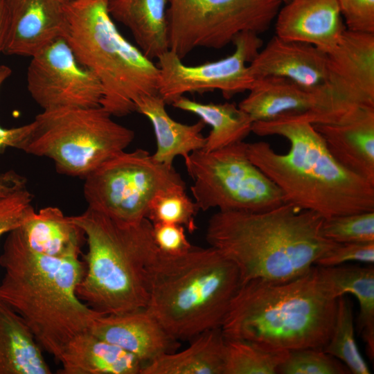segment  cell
<instances>
[{
    "label": "cell",
    "instance_id": "obj_21",
    "mask_svg": "<svg viewBox=\"0 0 374 374\" xmlns=\"http://www.w3.org/2000/svg\"><path fill=\"white\" fill-rule=\"evenodd\" d=\"M58 361L61 374H141L143 366L132 354L89 330L68 342Z\"/></svg>",
    "mask_w": 374,
    "mask_h": 374
},
{
    "label": "cell",
    "instance_id": "obj_23",
    "mask_svg": "<svg viewBox=\"0 0 374 374\" xmlns=\"http://www.w3.org/2000/svg\"><path fill=\"white\" fill-rule=\"evenodd\" d=\"M168 0H107L110 16L127 27L150 60L169 51Z\"/></svg>",
    "mask_w": 374,
    "mask_h": 374
},
{
    "label": "cell",
    "instance_id": "obj_26",
    "mask_svg": "<svg viewBox=\"0 0 374 374\" xmlns=\"http://www.w3.org/2000/svg\"><path fill=\"white\" fill-rule=\"evenodd\" d=\"M181 351L164 354L141 374H224L226 340L220 328L206 330Z\"/></svg>",
    "mask_w": 374,
    "mask_h": 374
},
{
    "label": "cell",
    "instance_id": "obj_11",
    "mask_svg": "<svg viewBox=\"0 0 374 374\" xmlns=\"http://www.w3.org/2000/svg\"><path fill=\"white\" fill-rule=\"evenodd\" d=\"M169 50L183 60L197 47L220 49L241 32L267 31L280 0H168Z\"/></svg>",
    "mask_w": 374,
    "mask_h": 374
},
{
    "label": "cell",
    "instance_id": "obj_3",
    "mask_svg": "<svg viewBox=\"0 0 374 374\" xmlns=\"http://www.w3.org/2000/svg\"><path fill=\"white\" fill-rule=\"evenodd\" d=\"M19 226L7 233L0 256L4 270L0 301L23 319L41 348L59 360L68 342L103 314L76 294L84 273L79 254L55 258L36 253Z\"/></svg>",
    "mask_w": 374,
    "mask_h": 374
},
{
    "label": "cell",
    "instance_id": "obj_1",
    "mask_svg": "<svg viewBox=\"0 0 374 374\" xmlns=\"http://www.w3.org/2000/svg\"><path fill=\"white\" fill-rule=\"evenodd\" d=\"M258 136L286 139V154L265 141L247 143L250 160L281 190L286 202L323 218L374 211V184L340 165L312 124L298 113L253 122Z\"/></svg>",
    "mask_w": 374,
    "mask_h": 374
},
{
    "label": "cell",
    "instance_id": "obj_40",
    "mask_svg": "<svg viewBox=\"0 0 374 374\" xmlns=\"http://www.w3.org/2000/svg\"><path fill=\"white\" fill-rule=\"evenodd\" d=\"M8 28V12L6 0H0V53L3 52Z\"/></svg>",
    "mask_w": 374,
    "mask_h": 374
},
{
    "label": "cell",
    "instance_id": "obj_39",
    "mask_svg": "<svg viewBox=\"0 0 374 374\" xmlns=\"http://www.w3.org/2000/svg\"><path fill=\"white\" fill-rule=\"evenodd\" d=\"M26 187L25 178L13 170L0 174V197Z\"/></svg>",
    "mask_w": 374,
    "mask_h": 374
},
{
    "label": "cell",
    "instance_id": "obj_37",
    "mask_svg": "<svg viewBox=\"0 0 374 374\" xmlns=\"http://www.w3.org/2000/svg\"><path fill=\"white\" fill-rule=\"evenodd\" d=\"M152 237L159 251L170 256L183 254L193 247L187 239L185 228L176 224H152Z\"/></svg>",
    "mask_w": 374,
    "mask_h": 374
},
{
    "label": "cell",
    "instance_id": "obj_33",
    "mask_svg": "<svg viewBox=\"0 0 374 374\" xmlns=\"http://www.w3.org/2000/svg\"><path fill=\"white\" fill-rule=\"evenodd\" d=\"M281 374H348L347 366L321 348H308L289 351L279 366Z\"/></svg>",
    "mask_w": 374,
    "mask_h": 374
},
{
    "label": "cell",
    "instance_id": "obj_5",
    "mask_svg": "<svg viewBox=\"0 0 374 374\" xmlns=\"http://www.w3.org/2000/svg\"><path fill=\"white\" fill-rule=\"evenodd\" d=\"M84 232L88 250L84 273L76 287L79 299L101 314L145 309L150 274L159 249L152 223H128L87 207L70 216Z\"/></svg>",
    "mask_w": 374,
    "mask_h": 374
},
{
    "label": "cell",
    "instance_id": "obj_8",
    "mask_svg": "<svg viewBox=\"0 0 374 374\" xmlns=\"http://www.w3.org/2000/svg\"><path fill=\"white\" fill-rule=\"evenodd\" d=\"M101 106L43 111L24 125L18 149L51 159L58 172L84 179L133 141L134 132Z\"/></svg>",
    "mask_w": 374,
    "mask_h": 374
},
{
    "label": "cell",
    "instance_id": "obj_34",
    "mask_svg": "<svg viewBox=\"0 0 374 374\" xmlns=\"http://www.w3.org/2000/svg\"><path fill=\"white\" fill-rule=\"evenodd\" d=\"M32 201L26 187L0 197V238L21 226L35 211Z\"/></svg>",
    "mask_w": 374,
    "mask_h": 374
},
{
    "label": "cell",
    "instance_id": "obj_9",
    "mask_svg": "<svg viewBox=\"0 0 374 374\" xmlns=\"http://www.w3.org/2000/svg\"><path fill=\"white\" fill-rule=\"evenodd\" d=\"M184 162L199 210L259 212L286 203L278 187L250 160L244 141L196 150Z\"/></svg>",
    "mask_w": 374,
    "mask_h": 374
},
{
    "label": "cell",
    "instance_id": "obj_6",
    "mask_svg": "<svg viewBox=\"0 0 374 374\" xmlns=\"http://www.w3.org/2000/svg\"><path fill=\"white\" fill-rule=\"evenodd\" d=\"M240 284L236 265L211 246L178 256L159 251L145 309L172 338L190 341L220 328Z\"/></svg>",
    "mask_w": 374,
    "mask_h": 374
},
{
    "label": "cell",
    "instance_id": "obj_22",
    "mask_svg": "<svg viewBox=\"0 0 374 374\" xmlns=\"http://www.w3.org/2000/svg\"><path fill=\"white\" fill-rule=\"evenodd\" d=\"M166 105L159 94L146 96L136 103V112L145 116L152 125L157 141L154 159L172 166L176 157L186 161L192 152L204 148L206 137L202 131L206 123L201 119L190 125L179 123L169 116Z\"/></svg>",
    "mask_w": 374,
    "mask_h": 374
},
{
    "label": "cell",
    "instance_id": "obj_31",
    "mask_svg": "<svg viewBox=\"0 0 374 374\" xmlns=\"http://www.w3.org/2000/svg\"><path fill=\"white\" fill-rule=\"evenodd\" d=\"M199 211L195 201L187 195L186 186H176L161 190L154 197L146 217L152 224H176L193 233L197 229L195 216Z\"/></svg>",
    "mask_w": 374,
    "mask_h": 374
},
{
    "label": "cell",
    "instance_id": "obj_20",
    "mask_svg": "<svg viewBox=\"0 0 374 374\" xmlns=\"http://www.w3.org/2000/svg\"><path fill=\"white\" fill-rule=\"evenodd\" d=\"M327 53L308 43L274 35L258 51L249 68L253 78L280 76L308 87L325 84Z\"/></svg>",
    "mask_w": 374,
    "mask_h": 374
},
{
    "label": "cell",
    "instance_id": "obj_29",
    "mask_svg": "<svg viewBox=\"0 0 374 374\" xmlns=\"http://www.w3.org/2000/svg\"><path fill=\"white\" fill-rule=\"evenodd\" d=\"M224 374H275L289 351L272 350L256 342L226 339Z\"/></svg>",
    "mask_w": 374,
    "mask_h": 374
},
{
    "label": "cell",
    "instance_id": "obj_24",
    "mask_svg": "<svg viewBox=\"0 0 374 374\" xmlns=\"http://www.w3.org/2000/svg\"><path fill=\"white\" fill-rule=\"evenodd\" d=\"M19 229L30 249L51 257L80 255L86 240L83 231L55 206L34 211Z\"/></svg>",
    "mask_w": 374,
    "mask_h": 374
},
{
    "label": "cell",
    "instance_id": "obj_4",
    "mask_svg": "<svg viewBox=\"0 0 374 374\" xmlns=\"http://www.w3.org/2000/svg\"><path fill=\"white\" fill-rule=\"evenodd\" d=\"M337 299L316 265L289 280L252 279L240 284L220 328L226 339L272 350L322 349L332 330Z\"/></svg>",
    "mask_w": 374,
    "mask_h": 374
},
{
    "label": "cell",
    "instance_id": "obj_13",
    "mask_svg": "<svg viewBox=\"0 0 374 374\" xmlns=\"http://www.w3.org/2000/svg\"><path fill=\"white\" fill-rule=\"evenodd\" d=\"M27 70V88L43 111L100 106L102 86L77 60L64 37L33 55Z\"/></svg>",
    "mask_w": 374,
    "mask_h": 374
},
{
    "label": "cell",
    "instance_id": "obj_38",
    "mask_svg": "<svg viewBox=\"0 0 374 374\" xmlns=\"http://www.w3.org/2000/svg\"><path fill=\"white\" fill-rule=\"evenodd\" d=\"M12 71L6 65L0 66V87L10 77ZM23 125L13 128H3L0 126V152L1 150L11 147L18 149L22 134Z\"/></svg>",
    "mask_w": 374,
    "mask_h": 374
},
{
    "label": "cell",
    "instance_id": "obj_25",
    "mask_svg": "<svg viewBox=\"0 0 374 374\" xmlns=\"http://www.w3.org/2000/svg\"><path fill=\"white\" fill-rule=\"evenodd\" d=\"M42 348L23 319L0 301V374H51Z\"/></svg>",
    "mask_w": 374,
    "mask_h": 374
},
{
    "label": "cell",
    "instance_id": "obj_10",
    "mask_svg": "<svg viewBox=\"0 0 374 374\" xmlns=\"http://www.w3.org/2000/svg\"><path fill=\"white\" fill-rule=\"evenodd\" d=\"M84 181L88 207L128 223L147 218L150 204L160 191L186 186L173 166L157 162L141 148L113 157Z\"/></svg>",
    "mask_w": 374,
    "mask_h": 374
},
{
    "label": "cell",
    "instance_id": "obj_36",
    "mask_svg": "<svg viewBox=\"0 0 374 374\" xmlns=\"http://www.w3.org/2000/svg\"><path fill=\"white\" fill-rule=\"evenodd\" d=\"M348 261L373 264L374 242L338 243L335 248L319 259L315 265L332 267Z\"/></svg>",
    "mask_w": 374,
    "mask_h": 374
},
{
    "label": "cell",
    "instance_id": "obj_18",
    "mask_svg": "<svg viewBox=\"0 0 374 374\" xmlns=\"http://www.w3.org/2000/svg\"><path fill=\"white\" fill-rule=\"evenodd\" d=\"M88 330L132 354L143 366L180 346L179 341L172 338L145 309L99 315Z\"/></svg>",
    "mask_w": 374,
    "mask_h": 374
},
{
    "label": "cell",
    "instance_id": "obj_2",
    "mask_svg": "<svg viewBox=\"0 0 374 374\" xmlns=\"http://www.w3.org/2000/svg\"><path fill=\"white\" fill-rule=\"evenodd\" d=\"M323 219L287 202L259 212L219 211L208 220L206 240L236 265L241 283L289 280L337 245L323 235Z\"/></svg>",
    "mask_w": 374,
    "mask_h": 374
},
{
    "label": "cell",
    "instance_id": "obj_16",
    "mask_svg": "<svg viewBox=\"0 0 374 374\" xmlns=\"http://www.w3.org/2000/svg\"><path fill=\"white\" fill-rule=\"evenodd\" d=\"M8 28L3 53L32 57L64 37L65 0H6Z\"/></svg>",
    "mask_w": 374,
    "mask_h": 374
},
{
    "label": "cell",
    "instance_id": "obj_19",
    "mask_svg": "<svg viewBox=\"0 0 374 374\" xmlns=\"http://www.w3.org/2000/svg\"><path fill=\"white\" fill-rule=\"evenodd\" d=\"M337 0H291L276 17V35L310 44L328 53L345 30Z\"/></svg>",
    "mask_w": 374,
    "mask_h": 374
},
{
    "label": "cell",
    "instance_id": "obj_35",
    "mask_svg": "<svg viewBox=\"0 0 374 374\" xmlns=\"http://www.w3.org/2000/svg\"><path fill=\"white\" fill-rule=\"evenodd\" d=\"M346 29L374 34V0H337Z\"/></svg>",
    "mask_w": 374,
    "mask_h": 374
},
{
    "label": "cell",
    "instance_id": "obj_30",
    "mask_svg": "<svg viewBox=\"0 0 374 374\" xmlns=\"http://www.w3.org/2000/svg\"><path fill=\"white\" fill-rule=\"evenodd\" d=\"M322 350L344 363L350 373H371L356 343L352 302L344 295L338 297L332 330Z\"/></svg>",
    "mask_w": 374,
    "mask_h": 374
},
{
    "label": "cell",
    "instance_id": "obj_27",
    "mask_svg": "<svg viewBox=\"0 0 374 374\" xmlns=\"http://www.w3.org/2000/svg\"><path fill=\"white\" fill-rule=\"evenodd\" d=\"M322 280L337 298L351 294L357 300L359 312L357 330L366 346L368 357L374 359V267L373 265L317 266Z\"/></svg>",
    "mask_w": 374,
    "mask_h": 374
},
{
    "label": "cell",
    "instance_id": "obj_15",
    "mask_svg": "<svg viewBox=\"0 0 374 374\" xmlns=\"http://www.w3.org/2000/svg\"><path fill=\"white\" fill-rule=\"evenodd\" d=\"M249 93L238 105L253 122L274 119L286 114L303 113L312 123L328 109L325 84L308 87L280 76L256 78Z\"/></svg>",
    "mask_w": 374,
    "mask_h": 374
},
{
    "label": "cell",
    "instance_id": "obj_12",
    "mask_svg": "<svg viewBox=\"0 0 374 374\" xmlns=\"http://www.w3.org/2000/svg\"><path fill=\"white\" fill-rule=\"evenodd\" d=\"M233 53L223 59L197 66H188L175 53L168 51L157 59L159 69V95L171 105L187 93L219 90L230 99L249 91L255 80L247 62H251L262 46L258 34L245 31L233 39Z\"/></svg>",
    "mask_w": 374,
    "mask_h": 374
},
{
    "label": "cell",
    "instance_id": "obj_41",
    "mask_svg": "<svg viewBox=\"0 0 374 374\" xmlns=\"http://www.w3.org/2000/svg\"><path fill=\"white\" fill-rule=\"evenodd\" d=\"M280 1H282V3H283L285 4V3H287L289 1H290L291 0H280Z\"/></svg>",
    "mask_w": 374,
    "mask_h": 374
},
{
    "label": "cell",
    "instance_id": "obj_14",
    "mask_svg": "<svg viewBox=\"0 0 374 374\" xmlns=\"http://www.w3.org/2000/svg\"><path fill=\"white\" fill-rule=\"evenodd\" d=\"M327 55L328 109L319 123L335 122L358 106L374 107V34L346 29Z\"/></svg>",
    "mask_w": 374,
    "mask_h": 374
},
{
    "label": "cell",
    "instance_id": "obj_17",
    "mask_svg": "<svg viewBox=\"0 0 374 374\" xmlns=\"http://www.w3.org/2000/svg\"><path fill=\"white\" fill-rule=\"evenodd\" d=\"M312 125L340 165L374 184V107L358 106L335 122Z\"/></svg>",
    "mask_w": 374,
    "mask_h": 374
},
{
    "label": "cell",
    "instance_id": "obj_7",
    "mask_svg": "<svg viewBox=\"0 0 374 374\" xmlns=\"http://www.w3.org/2000/svg\"><path fill=\"white\" fill-rule=\"evenodd\" d=\"M64 36L79 62L100 82V106L112 116L136 112L146 96L159 94V69L118 31L107 0H65Z\"/></svg>",
    "mask_w": 374,
    "mask_h": 374
},
{
    "label": "cell",
    "instance_id": "obj_28",
    "mask_svg": "<svg viewBox=\"0 0 374 374\" xmlns=\"http://www.w3.org/2000/svg\"><path fill=\"white\" fill-rule=\"evenodd\" d=\"M171 105L197 115L211 127L206 137L204 151H213L244 141L251 132L253 122L234 103H201L182 96Z\"/></svg>",
    "mask_w": 374,
    "mask_h": 374
},
{
    "label": "cell",
    "instance_id": "obj_32",
    "mask_svg": "<svg viewBox=\"0 0 374 374\" xmlns=\"http://www.w3.org/2000/svg\"><path fill=\"white\" fill-rule=\"evenodd\" d=\"M321 232L337 243L374 242V211L324 218Z\"/></svg>",
    "mask_w": 374,
    "mask_h": 374
}]
</instances>
